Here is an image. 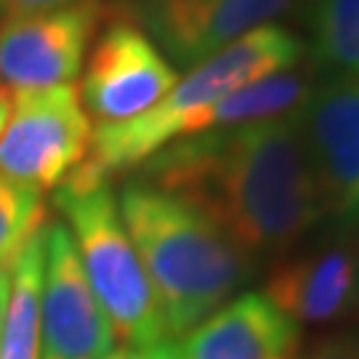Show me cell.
<instances>
[{
  "label": "cell",
  "mask_w": 359,
  "mask_h": 359,
  "mask_svg": "<svg viewBox=\"0 0 359 359\" xmlns=\"http://www.w3.org/2000/svg\"><path fill=\"white\" fill-rule=\"evenodd\" d=\"M144 181L218 224L245 256H285L325 213L298 109L176 139L152 154Z\"/></svg>",
  "instance_id": "obj_1"
},
{
  "label": "cell",
  "mask_w": 359,
  "mask_h": 359,
  "mask_svg": "<svg viewBox=\"0 0 359 359\" xmlns=\"http://www.w3.org/2000/svg\"><path fill=\"white\" fill-rule=\"evenodd\" d=\"M117 208L170 338L205 322L248 283L250 256L187 200L147 181H130Z\"/></svg>",
  "instance_id": "obj_2"
},
{
  "label": "cell",
  "mask_w": 359,
  "mask_h": 359,
  "mask_svg": "<svg viewBox=\"0 0 359 359\" xmlns=\"http://www.w3.org/2000/svg\"><path fill=\"white\" fill-rule=\"evenodd\" d=\"M301 40L283 27L264 25L189 69L160 102L142 115L96 126L88 157L75 168L77 179L109 181L120 170L147 163L176 139L192 136L194 120L231 90L298 65Z\"/></svg>",
  "instance_id": "obj_3"
},
{
  "label": "cell",
  "mask_w": 359,
  "mask_h": 359,
  "mask_svg": "<svg viewBox=\"0 0 359 359\" xmlns=\"http://www.w3.org/2000/svg\"><path fill=\"white\" fill-rule=\"evenodd\" d=\"M72 234L77 256L115 338L126 346L170 341L142 258L123 224L109 181L69 179L53 197Z\"/></svg>",
  "instance_id": "obj_4"
},
{
  "label": "cell",
  "mask_w": 359,
  "mask_h": 359,
  "mask_svg": "<svg viewBox=\"0 0 359 359\" xmlns=\"http://www.w3.org/2000/svg\"><path fill=\"white\" fill-rule=\"evenodd\" d=\"M90 139V117L72 83L19 90L0 133V176L40 194L59 189L88 157Z\"/></svg>",
  "instance_id": "obj_5"
},
{
  "label": "cell",
  "mask_w": 359,
  "mask_h": 359,
  "mask_svg": "<svg viewBox=\"0 0 359 359\" xmlns=\"http://www.w3.org/2000/svg\"><path fill=\"white\" fill-rule=\"evenodd\" d=\"M115 330L90 290L65 221L46 224L40 290V359H104Z\"/></svg>",
  "instance_id": "obj_6"
},
{
  "label": "cell",
  "mask_w": 359,
  "mask_h": 359,
  "mask_svg": "<svg viewBox=\"0 0 359 359\" xmlns=\"http://www.w3.org/2000/svg\"><path fill=\"white\" fill-rule=\"evenodd\" d=\"M104 16L102 0L11 16L0 25V80L13 93L69 86Z\"/></svg>",
  "instance_id": "obj_7"
},
{
  "label": "cell",
  "mask_w": 359,
  "mask_h": 359,
  "mask_svg": "<svg viewBox=\"0 0 359 359\" xmlns=\"http://www.w3.org/2000/svg\"><path fill=\"white\" fill-rule=\"evenodd\" d=\"M179 83L163 51L130 19L96 40L80 86V102L99 126L142 115Z\"/></svg>",
  "instance_id": "obj_8"
},
{
  "label": "cell",
  "mask_w": 359,
  "mask_h": 359,
  "mask_svg": "<svg viewBox=\"0 0 359 359\" xmlns=\"http://www.w3.org/2000/svg\"><path fill=\"white\" fill-rule=\"evenodd\" d=\"M293 0H133L130 22L160 51L197 67L290 8Z\"/></svg>",
  "instance_id": "obj_9"
},
{
  "label": "cell",
  "mask_w": 359,
  "mask_h": 359,
  "mask_svg": "<svg viewBox=\"0 0 359 359\" xmlns=\"http://www.w3.org/2000/svg\"><path fill=\"white\" fill-rule=\"evenodd\" d=\"M298 120L322 210L348 218L359 208V77H338L311 90Z\"/></svg>",
  "instance_id": "obj_10"
},
{
  "label": "cell",
  "mask_w": 359,
  "mask_h": 359,
  "mask_svg": "<svg viewBox=\"0 0 359 359\" xmlns=\"http://www.w3.org/2000/svg\"><path fill=\"white\" fill-rule=\"evenodd\" d=\"M264 295L298 325H325L351 311L359 295V253L346 240L280 258Z\"/></svg>",
  "instance_id": "obj_11"
},
{
  "label": "cell",
  "mask_w": 359,
  "mask_h": 359,
  "mask_svg": "<svg viewBox=\"0 0 359 359\" xmlns=\"http://www.w3.org/2000/svg\"><path fill=\"white\" fill-rule=\"evenodd\" d=\"M298 325L264 293H243L176 344V359H295Z\"/></svg>",
  "instance_id": "obj_12"
},
{
  "label": "cell",
  "mask_w": 359,
  "mask_h": 359,
  "mask_svg": "<svg viewBox=\"0 0 359 359\" xmlns=\"http://www.w3.org/2000/svg\"><path fill=\"white\" fill-rule=\"evenodd\" d=\"M46 264V224L13 258L11 293L0 335V359H40V290Z\"/></svg>",
  "instance_id": "obj_13"
},
{
  "label": "cell",
  "mask_w": 359,
  "mask_h": 359,
  "mask_svg": "<svg viewBox=\"0 0 359 359\" xmlns=\"http://www.w3.org/2000/svg\"><path fill=\"white\" fill-rule=\"evenodd\" d=\"M311 86H309L306 72H274L248 83L243 88L231 90L224 99H218L213 107H208L203 115L194 120V133L213 128H234L245 123H258V120H269L298 109L309 99Z\"/></svg>",
  "instance_id": "obj_14"
},
{
  "label": "cell",
  "mask_w": 359,
  "mask_h": 359,
  "mask_svg": "<svg viewBox=\"0 0 359 359\" xmlns=\"http://www.w3.org/2000/svg\"><path fill=\"white\" fill-rule=\"evenodd\" d=\"M314 56L344 77H359V0H317L311 11Z\"/></svg>",
  "instance_id": "obj_15"
},
{
  "label": "cell",
  "mask_w": 359,
  "mask_h": 359,
  "mask_svg": "<svg viewBox=\"0 0 359 359\" xmlns=\"http://www.w3.org/2000/svg\"><path fill=\"white\" fill-rule=\"evenodd\" d=\"M43 194L0 176V266L16 258L25 243L46 224Z\"/></svg>",
  "instance_id": "obj_16"
},
{
  "label": "cell",
  "mask_w": 359,
  "mask_h": 359,
  "mask_svg": "<svg viewBox=\"0 0 359 359\" xmlns=\"http://www.w3.org/2000/svg\"><path fill=\"white\" fill-rule=\"evenodd\" d=\"M295 359H359V333L325 335Z\"/></svg>",
  "instance_id": "obj_17"
},
{
  "label": "cell",
  "mask_w": 359,
  "mask_h": 359,
  "mask_svg": "<svg viewBox=\"0 0 359 359\" xmlns=\"http://www.w3.org/2000/svg\"><path fill=\"white\" fill-rule=\"evenodd\" d=\"M83 0H0V13L6 19L11 16H27V13H46L59 11V8H69Z\"/></svg>",
  "instance_id": "obj_18"
},
{
  "label": "cell",
  "mask_w": 359,
  "mask_h": 359,
  "mask_svg": "<svg viewBox=\"0 0 359 359\" xmlns=\"http://www.w3.org/2000/svg\"><path fill=\"white\" fill-rule=\"evenodd\" d=\"M104 359H176V344L163 341L154 346H120L112 348Z\"/></svg>",
  "instance_id": "obj_19"
},
{
  "label": "cell",
  "mask_w": 359,
  "mask_h": 359,
  "mask_svg": "<svg viewBox=\"0 0 359 359\" xmlns=\"http://www.w3.org/2000/svg\"><path fill=\"white\" fill-rule=\"evenodd\" d=\"M11 271H13V261L0 266V335H3V322H6V309H8V293H11Z\"/></svg>",
  "instance_id": "obj_20"
},
{
  "label": "cell",
  "mask_w": 359,
  "mask_h": 359,
  "mask_svg": "<svg viewBox=\"0 0 359 359\" xmlns=\"http://www.w3.org/2000/svg\"><path fill=\"white\" fill-rule=\"evenodd\" d=\"M8 115H11V99H3V102H0V133H3L6 123H8Z\"/></svg>",
  "instance_id": "obj_21"
},
{
  "label": "cell",
  "mask_w": 359,
  "mask_h": 359,
  "mask_svg": "<svg viewBox=\"0 0 359 359\" xmlns=\"http://www.w3.org/2000/svg\"><path fill=\"white\" fill-rule=\"evenodd\" d=\"M3 99H11V90L6 88V86H3V80H0V102H3Z\"/></svg>",
  "instance_id": "obj_22"
}]
</instances>
